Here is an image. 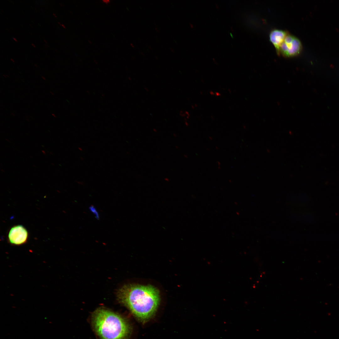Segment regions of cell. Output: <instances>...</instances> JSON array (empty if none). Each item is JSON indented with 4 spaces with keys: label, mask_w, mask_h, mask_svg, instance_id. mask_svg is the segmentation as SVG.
<instances>
[{
    "label": "cell",
    "mask_w": 339,
    "mask_h": 339,
    "mask_svg": "<svg viewBox=\"0 0 339 339\" xmlns=\"http://www.w3.org/2000/svg\"><path fill=\"white\" fill-rule=\"evenodd\" d=\"M44 41L45 42H46V43H47V42L45 40H44Z\"/></svg>",
    "instance_id": "ffe728a7"
},
{
    "label": "cell",
    "mask_w": 339,
    "mask_h": 339,
    "mask_svg": "<svg viewBox=\"0 0 339 339\" xmlns=\"http://www.w3.org/2000/svg\"><path fill=\"white\" fill-rule=\"evenodd\" d=\"M90 211L95 215L97 219L100 218L99 215L96 209L94 206H91L89 207Z\"/></svg>",
    "instance_id": "8992f818"
},
{
    "label": "cell",
    "mask_w": 339,
    "mask_h": 339,
    "mask_svg": "<svg viewBox=\"0 0 339 339\" xmlns=\"http://www.w3.org/2000/svg\"><path fill=\"white\" fill-rule=\"evenodd\" d=\"M34 65L36 67H38L37 66V65L36 64H34Z\"/></svg>",
    "instance_id": "ac0fdd59"
},
{
    "label": "cell",
    "mask_w": 339,
    "mask_h": 339,
    "mask_svg": "<svg viewBox=\"0 0 339 339\" xmlns=\"http://www.w3.org/2000/svg\"><path fill=\"white\" fill-rule=\"evenodd\" d=\"M58 24H60V25H62V24H60V23H59V22H58Z\"/></svg>",
    "instance_id": "e0dca14e"
},
{
    "label": "cell",
    "mask_w": 339,
    "mask_h": 339,
    "mask_svg": "<svg viewBox=\"0 0 339 339\" xmlns=\"http://www.w3.org/2000/svg\"><path fill=\"white\" fill-rule=\"evenodd\" d=\"M53 15H54V16H55V17H56H56H57V16H56V14H54V13H53Z\"/></svg>",
    "instance_id": "7c38bea8"
},
{
    "label": "cell",
    "mask_w": 339,
    "mask_h": 339,
    "mask_svg": "<svg viewBox=\"0 0 339 339\" xmlns=\"http://www.w3.org/2000/svg\"><path fill=\"white\" fill-rule=\"evenodd\" d=\"M101 1L103 3L106 4H109L110 2V1L109 0H102Z\"/></svg>",
    "instance_id": "52a82bcc"
},
{
    "label": "cell",
    "mask_w": 339,
    "mask_h": 339,
    "mask_svg": "<svg viewBox=\"0 0 339 339\" xmlns=\"http://www.w3.org/2000/svg\"><path fill=\"white\" fill-rule=\"evenodd\" d=\"M42 78L44 80H46V78L43 76H41Z\"/></svg>",
    "instance_id": "30bf717a"
},
{
    "label": "cell",
    "mask_w": 339,
    "mask_h": 339,
    "mask_svg": "<svg viewBox=\"0 0 339 339\" xmlns=\"http://www.w3.org/2000/svg\"><path fill=\"white\" fill-rule=\"evenodd\" d=\"M13 38L16 41H17V39L13 37Z\"/></svg>",
    "instance_id": "ba28073f"
},
{
    "label": "cell",
    "mask_w": 339,
    "mask_h": 339,
    "mask_svg": "<svg viewBox=\"0 0 339 339\" xmlns=\"http://www.w3.org/2000/svg\"><path fill=\"white\" fill-rule=\"evenodd\" d=\"M61 26H62L64 29L66 28V27L64 25L62 24Z\"/></svg>",
    "instance_id": "9c48e42d"
},
{
    "label": "cell",
    "mask_w": 339,
    "mask_h": 339,
    "mask_svg": "<svg viewBox=\"0 0 339 339\" xmlns=\"http://www.w3.org/2000/svg\"><path fill=\"white\" fill-rule=\"evenodd\" d=\"M11 59V61H13V62H14V61H13V59Z\"/></svg>",
    "instance_id": "5bb4252c"
},
{
    "label": "cell",
    "mask_w": 339,
    "mask_h": 339,
    "mask_svg": "<svg viewBox=\"0 0 339 339\" xmlns=\"http://www.w3.org/2000/svg\"><path fill=\"white\" fill-rule=\"evenodd\" d=\"M52 116H53L54 117H55V118L56 117V116H55V115H54V114H52Z\"/></svg>",
    "instance_id": "8fae6325"
},
{
    "label": "cell",
    "mask_w": 339,
    "mask_h": 339,
    "mask_svg": "<svg viewBox=\"0 0 339 339\" xmlns=\"http://www.w3.org/2000/svg\"><path fill=\"white\" fill-rule=\"evenodd\" d=\"M28 237L27 229L23 225H18L10 229L8 234V239L11 244L20 245L26 242Z\"/></svg>",
    "instance_id": "277c9868"
},
{
    "label": "cell",
    "mask_w": 339,
    "mask_h": 339,
    "mask_svg": "<svg viewBox=\"0 0 339 339\" xmlns=\"http://www.w3.org/2000/svg\"><path fill=\"white\" fill-rule=\"evenodd\" d=\"M230 35H231V36H232V37H233V35H232V34H231V33H230Z\"/></svg>",
    "instance_id": "2e32d148"
},
{
    "label": "cell",
    "mask_w": 339,
    "mask_h": 339,
    "mask_svg": "<svg viewBox=\"0 0 339 339\" xmlns=\"http://www.w3.org/2000/svg\"><path fill=\"white\" fill-rule=\"evenodd\" d=\"M288 34L287 31L277 29L273 30L270 33V40L275 47L277 52Z\"/></svg>",
    "instance_id": "5b68a950"
},
{
    "label": "cell",
    "mask_w": 339,
    "mask_h": 339,
    "mask_svg": "<svg viewBox=\"0 0 339 339\" xmlns=\"http://www.w3.org/2000/svg\"><path fill=\"white\" fill-rule=\"evenodd\" d=\"M31 44L34 47H35V46L32 43Z\"/></svg>",
    "instance_id": "4fadbf2b"
},
{
    "label": "cell",
    "mask_w": 339,
    "mask_h": 339,
    "mask_svg": "<svg viewBox=\"0 0 339 339\" xmlns=\"http://www.w3.org/2000/svg\"><path fill=\"white\" fill-rule=\"evenodd\" d=\"M302 48V45L299 39L289 33L277 53L285 57H292L299 55Z\"/></svg>",
    "instance_id": "3957f363"
},
{
    "label": "cell",
    "mask_w": 339,
    "mask_h": 339,
    "mask_svg": "<svg viewBox=\"0 0 339 339\" xmlns=\"http://www.w3.org/2000/svg\"><path fill=\"white\" fill-rule=\"evenodd\" d=\"M91 322L94 330L101 339H127L130 327L122 316L103 308L93 313Z\"/></svg>",
    "instance_id": "7a4b0ae2"
},
{
    "label": "cell",
    "mask_w": 339,
    "mask_h": 339,
    "mask_svg": "<svg viewBox=\"0 0 339 339\" xmlns=\"http://www.w3.org/2000/svg\"><path fill=\"white\" fill-rule=\"evenodd\" d=\"M42 151V152H43V153H44V154H45V152H44V151Z\"/></svg>",
    "instance_id": "d6986e66"
},
{
    "label": "cell",
    "mask_w": 339,
    "mask_h": 339,
    "mask_svg": "<svg viewBox=\"0 0 339 339\" xmlns=\"http://www.w3.org/2000/svg\"><path fill=\"white\" fill-rule=\"evenodd\" d=\"M117 297L119 301L143 323L153 317L160 301L159 291L151 285H125L119 290Z\"/></svg>",
    "instance_id": "6da1fadb"
},
{
    "label": "cell",
    "mask_w": 339,
    "mask_h": 339,
    "mask_svg": "<svg viewBox=\"0 0 339 339\" xmlns=\"http://www.w3.org/2000/svg\"><path fill=\"white\" fill-rule=\"evenodd\" d=\"M50 92L51 93V94H52V95H54L53 94V93H52V92H51V91H50Z\"/></svg>",
    "instance_id": "9a60e30c"
}]
</instances>
